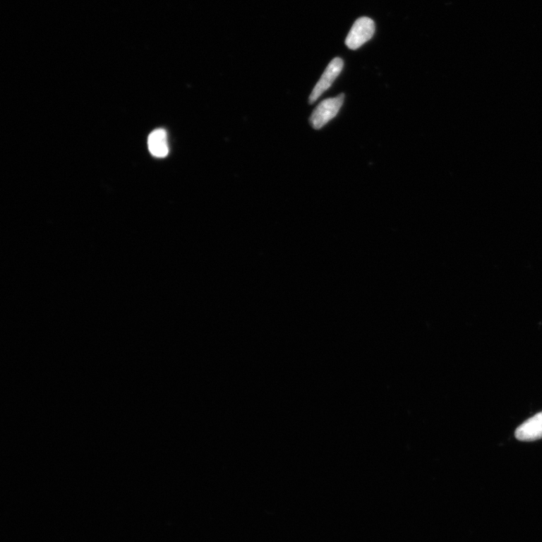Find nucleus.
Returning a JSON list of instances; mask_svg holds the SVG:
<instances>
[{"label": "nucleus", "instance_id": "1", "mask_svg": "<svg viewBox=\"0 0 542 542\" xmlns=\"http://www.w3.org/2000/svg\"><path fill=\"white\" fill-rule=\"evenodd\" d=\"M344 95L326 99L316 107L312 113L310 122L314 129L319 130L333 119L343 106Z\"/></svg>", "mask_w": 542, "mask_h": 542}, {"label": "nucleus", "instance_id": "2", "mask_svg": "<svg viewBox=\"0 0 542 542\" xmlns=\"http://www.w3.org/2000/svg\"><path fill=\"white\" fill-rule=\"evenodd\" d=\"M375 32L374 20L367 17L359 18L348 33L346 45L349 49H358L374 36Z\"/></svg>", "mask_w": 542, "mask_h": 542}, {"label": "nucleus", "instance_id": "3", "mask_svg": "<svg viewBox=\"0 0 542 542\" xmlns=\"http://www.w3.org/2000/svg\"><path fill=\"white\" fill-rule=\"evenodd\" d=\"M344 68V61L340 58L333 59L327 65L320 81L315 85L310 96L309 102L312 104L315 103L335 81V79L342 73Z\"/></svg>", "mask_w": 542, "mask_h": 542}, {"label": "nucleus", "instance_id": "4", "mask_svg": "<svg viewBox=\"0 0 542 542\" xmlns=\"http://www.w3.org/2000/svg\"><path fill=\"white\" fill-rule=\"evenodd\" d=\"M515 437L522 442H534L542 438V412L519 426L516 429Z\"/></svg>", "mask_w": 542, "mask_h": 542}, {"label": "nucleus", "instance_id": "5", "mask_svg": "<svg viewBox=\"0 0 542 542\" xmlns=\"http://www.w3.org/2000/svg\"><path fill=\"white\" fill-rule=\"evenodd\" d=\"M148 147L150 153L155 157H165L169 154L167 133L163 128L153 131L149 136Z\"/></svg>", "mask_w": 542, "mask_h": 542}]
</instances>
